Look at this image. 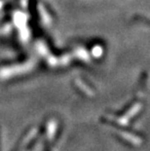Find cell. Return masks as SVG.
Wrapping results in <instances>:
<instances>
[{
	"instance_id": "7a4b0ae2",
	"label": "cell",
	"mask_w": 150,
	"mask_h": 151,
	"mask_svg": "<svg viewBox=\"0 0 150 151\" xmlns=\"http://www.w3.org/2000/svg\"><path fill=\"white\" fill-rule=\"evenodd\" d=\"M55 130H56V123L54 121H51L49 125H48V139L51 141L53 139L54 134H55Z\"/></svg>"
},
{
	"instance_id": "6da1fadb",
	"label": "cell",
	"mask_w": 150,
	"mask_h": 151,
	"mask_svg": "<svg viewBox=\"0 0 150 151\" xmlns=\"http://www.w3.org/2000/svg\"><path fill=\"white\" fill-rule=\"evenodd\" d=\"M119 134L125 139H128V140L130 141V142H132L133 144H139L140 142H141V140H140V139H136V137H133V136H132V134H128V133H123V132H120Z\"/></svg>"
}]
</instances>
